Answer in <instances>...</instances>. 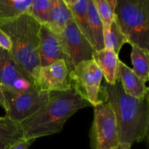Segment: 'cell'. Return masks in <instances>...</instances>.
I'll return each mask as SVG.
<instances>
[{
	"mask_svg": "<svg viewBox=\"0 0 149 149\" xmlns=\"http://www.w3.org/2000/svg\"><path fill=\"white\" fill-rule=\"evenodd\" d=\"M0 49H1V47H0Z\"/></svg>",
	"mask_w": 149,
	"mask_h": 149,
	"instance_id": "29",
	"label": "cell"
},
{
	"mask_svg": "<svg viewBox=\"0 0 149 149\" xmlns=\"http://www.w3.org/2000/svg\"><path fill=\"white\" fill-rule=\"evenodd\" d=\"M93 60L101 70L106 82L114 84L118 81V71L120 60L117 54L113 51L106 49L95 51L93 54Z\"/></svg>",
	"mask_w": 149,
	"mask_h": 149,
	"instance_id": "13",
	"label": "cell"
},
{
	"mask_svg": "<svg viewBox=\"0 0 149 149\" xmlns=\"http://www.w3.org/2000/svg\"><path fill=\"white\" fill-rule=\"evenodd\" d=\"M32 141L22 138L12 144L8 149H29Z\"/></svg>",
	"mask_w": 149,
	"mask_h": 149,
	"instance_id": "24",
	"label": "cell"
},
{
	"mask_svg": "<svg viewBox=\"0 0 149 149\" xmlns=\"http://www.w3.org/2000/svg\"><path fill=\"white\" fill-rule=\"evenodd\" d=\"M91 105L72 86L66 91L52 92L47 104L36 114L21 123L23 138H36L58 133L65 122L79 110Z\"/></svg>",
	"mask_w": 149,
	"mask_h": 149,
	"instance_id": "2",
	"label": "cell"
},
{
	"mask_svg": "<svg viewBox=\"0 0 149 149\" xmlns=\"http://www.w3.org/2000/svg\"><path fill=\"white\" fill-rule=\"evenodd\" d=\"M33 80L19 67L10 51L0 49V88L4 95H15L36 88Z\"/></svg>",
	"mask_w": 149,
	"mask_h": 149,
	"instance_id": "9",
	"label": "cell"
},
{
	"mask_svg": "<svg viewBox=\"0 0 149 149\" xmlns=\"http://www.w3.org/2000/svg\"><path fill=\"white\" fill-rule=\"evenodd\" d=\"M52 1L50 0H33L29 13L42 24H46L49 19Z\"/></svg>",
	"mask_w": 149,
	"mask_h": 149,
	"instance_id": "22",
	"label": "cell"
},
{
	"mask_svg": "<svg viewBox=\"0 0 149 149\" xmlns=\"http://www.w3.org/2000/svg\"><path fill=\"white\" fill-rule=\"evenodd\" d=\"M59 36L68 59L70 71L81 61L93 59V54L95 50L77 27L73 17L67 23Z\"/></svg>",
	"mask_w": 149,
	"mask_h": 149,
	"instance_id": "8",
	"label": "cell"
},
{
	"mask_svg": "<svg viewBox=\"0 0 149 149\" xmlns=\"http://www.w3.org/2000/svg\"><path fill=\"white\" fill-rule=\"evenodd\" d=\"M149 50H146L135 45H132L131 61L135 74L144 82L149 79Z\"/></svg>",
	"mask_w": 149,
	"mask_h": 149,
	"instance_id": "18",
	"label": "cell"
},
{
	"mask_svg": "<svg viewBox=\"0 0 149 149\" xmlns=\"http://www.w3.org/2000/svg\"><path fill=\"white\" fill-rule=\"evenodd\" d=\"M117 0H93L95 6L103 23V31L110 26L114 17V11Z\"/></svg>",
	"mask_w": 149,
	"mask_h": 149,
	"instance_id": "21",
	"label": "cell"
},
{
	"mask_svg": "<svg viewBox=\"0 0 149 149\" xmlns=\"http://www.w3.org/2000/svg\"><path fill=\"white\" fill-rule=\"evenodd\" d=\"M99 102L110 104L115 113L119 143L144 141L148 138L149 125V93L140 98L125 93L120 81L100 86Z\"/></svg>",
	"mask_w": 149,
	"mask_h": 149,
	"instance_id": "1",
	"label": "cell"
},
{
	"mask_svg": "<svg viewBox=\"0 0 149 149\" xmlns=\"http://www.w3.org/2000/svg\"><path fill=\"white\" fill-rule=\"evenodd\" d=\"M87 2L88 0H78L73 5L68 7L76 25L91 43V36L87 20Z\"/></svg>",
	"mask_w": 149,
	"mask_h": 149,
	"instance_id": "19",
	"label": "cell"
},
{
	"mask_svg": "<svg viewBox=\"0 0 149 149\" xmlns=\"http://www.w3.org/2000/svg\"><path fill=\"white\" fill-rule=\"evenodd\" d=\"M36 87L42 91H66L72 87L71 71L63 60H58L38 68L34 77Z\"/></svg>",
	"mask_w": 149,
	"mask_h": 149,
	"instance_id": "10",
	"label": "cell"
},
{
	"mask_svg": "<svg viewBox=\"0 0 149 149\" xmlns=\"http://www.w3.org/2000/svg\"><path fill=\"white\" fill-rule=\"evenodd\" d=\"M103 39L105 49L113 51L117 55H119L122 46L127 43L115 17H113L109 29L103 31Z\"/></svg>",
	"mask_w": 149,
	"mask_h": 149,
	"instance_id": "16",
	"label": "cell"
},
{
	"mask_svg": "<svg viewBox=\"0 0 149 149\" xmlns=\"http://www.w3.org/2000/svg\"><path fill=\"white\" fill-rule=\"evenodd\" d=\"M118 81L122 84L125 93L132 97L140 98L149 93L146 83L134 73L132 68L121 61L119 63Z\"/></svg>",
	"mask_w": 149,
	"mask_h": 149,
	"instance_id": "12",
	"label": "cell"
},
{
	"mask_svg": "<svg viewBox=\"0 0 149 149\" xmlns=\"http://www.w3.org/2000/svg\"><path fill=\"white\" fill-rule=\"evenodd\" d=\"M0 106L5 110V111H7V109H8V103H7V100H6L4 93H3L1 88H0Z\"/></svg>",
	"mask_w": 149,
	"mask_h": 149,
	"instance_id": "25",
	"label": "cell"
},
{
	"mask_svg": "<svg viewBox=\"0 0 149 149\" xmlns=\"http://www.w3.org/2000/svg\"><path fill=\"white\" fill-rule=\"evenodd\" d=\"M132 146L129 143H119L114 149H131Z\"/></svg>",
	"mask_w": 149,
	"mask_h": 149,
	"instance_id": "27",
	"label": "cell"
},
{
	"mask_svg": "<svg viewBox=\"0 0 149 149\" xmlns=\"http://www.w3.org/2000/svg\"><path fill=\"white\" fill-rule=\"evenodd\" d=\"M13 143H14L0 138V149H8Z\"/></svg>",
	"mask_w": 149,
	"mask_h": 149,
	"instance_id": "26",
	"label": "cell"
},
{
	"mask_svg": "<svg viewBox=\"0 0 149 149\" xmlns=\"http://www.w3.org/2000/svg\"><path fill=\"white\" fill-rule=\"evenodd\" d=\"M33 0H0V20H10L29 13Z\"/></svg>",
	"mask_w": 149,
	"mask_h": 149,
	"instance_id": "17",
	"label": "cell"
},
{
	"mask_svg": "<svg viewBox=\"0 0 149 149\" xmlns=\"http://www.w3.org/2000/svg\"><path fill=\"white\" fill-rule=\"evenodd\" d=\"M87 20L91 36V44L95 50L100 51L105 49L103 23L93 0H88L87 2Z\"/></svg>",
	"mask_w": 149,
	"mask_h": 149,
	"instance_id": "14",
	"label": "cell"
},
{
	"mask_svg": "<svg viewBox=\"0 0 149 149\" xmlns=\"http://www.w3.org/2000/svg\"><path fill=\"white\" fill-rule=\"evenodd\" d=\"M39 56L40 66H45L58 60H63L68 66V59L64 52L59 33L47 24H42L39 31Z\"/></svg>",
	"mask_w": 149,
	"mask_h": 149,
	"instance_id": "11",
	"label": "cell"
},
{
	"mask_svg": "<svg viewBox=\"0 0 149 149\" xmlns=\"http://www.w3.org/2000/svg\"><path fill=\"white\" fill-rule=\"evenodd\" d=\"M50 95L51 93L42 91L37 87L19 94L4 95L8 103L6 116L17 123H23L41 110Z\"/></svg>",
	"mask_w": 149,
	"mask_h": 149,
	"instance_id": "6",
	"label": "cell"
},
{
	"mask_svg": "<svg viewBox=\"0 0 149 149\" xmlns=\"http://www.w3.org/2000/svg\"><path fill=\"white\" fill-rule=\"evenodd\" d=\"M41 26L42 23L29 13L10 20H0V29L11 41L10 52L13 59L33 81L40 67L39 41Z\"/></svg>",
	"mask_w": 149,
	"mask_h": 149,
	"instance_id": "3",
	"label": "cell"
},
{
	"mask_svg": "<svg viewBox=\"0 0 149 149\" xmlns=\"http://www.w3.org/2000/svg\"><path fill=\"white\" fill-rule=\"evenodd\" d=\"M73 86L91 106L99 103L98 97L103 75L93 59L81 61L71 71Z\"/></svg>",
	"mask_w": 149,
	"mask_h": 149,
	"instance_id": "7",
	"label": "cell"
},
{
	"mask_svg": "<svg viewBox=\"0 0 149 149\" xmlns=\"http://www.w3.org/2000/svg\"><path fill=\"white\" fill-rule=\"evenodd\" d=\"M63 1H64V2L67 4V5L71 6V5H73L74 3L77 2L78 0H63Z\"/></svg>",
	"mask_w": 149,
	"mask_h": 149,
	"instance_id": "28",
	"label": "cell"
},
{
	"mask_svg": "<svg viewBox=\"0 0 149 149\" xmlns=\"http://www.w3.org/2000/svg\"><path fill=\"white\" fill-rule=\"evenodd\" d=\"M0 138L13 143L23 138L21 125L7 116L0 117Z\"/></svg>",
	"mask_w": 149,
	"mask_h": 149,
	"instance_id": "20",
	"label": "cell"
},
{
	"mask_svg": "<svg viewBox=\"0 0 149 149\" xmlns=\"http://www.w3.org/2000/svg\"><path fill=\"white\" fill-rule=\"evenodd\" d=\"M114 17L127 43L149 50V0H117Z\"/></svg>",
	"mask_w": 149,
	"mask_h": 149,
	"instance_id": "4",
	"label": "cell"
},
{
	"mask_svg": "<svg viewBox=\"0 0 149 149\" xmlns=\"http://www.w3.org/2000/svg\"><path fill=\"white\" fill-rule=\"evenodd\" d=\"M0 47L7 51H11L12 43L10 38L0 29Z\"/></svg>",
	"mask_w": 149,
	"mask_h": 149,
	"instance_id": "23",
	"label": "cell"
},
{
	"mask_svg": "<svg viewBox=\"0 0 149 149\" xmlns=\"http://www.w3.org/2000/svg\"><path fill=\"white\" fill-rule=\"evenodd\" d=\"M94 107L90 131L91 149H114L119 143L115 113L110 104L99 102Z\"/></svg>",
	"mask_w": 149,
	"mask_h": 149,
	"instance_id": "5",
	"label": "cell"
},
{
	"mask_svg": "<svg viewBox=\"0 0 149 149\" xmlns=\"http://www.w3.org/2000/svg\"><path fill=\"white\" fill-rule=\"evenodd\" d=\"M72 17L71 10L63 0H54L52 2L49 19L46 24L52 31L60 33Z\"/></svg>",
	"mask_w": 149,
	"mask_h": 149,
	"instance_id": "15",
	"label": "cell"
}]
</instances>
